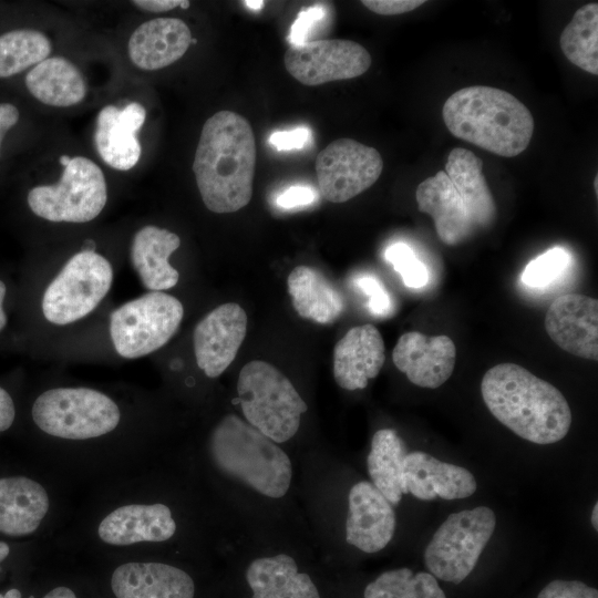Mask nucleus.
Listing matches in <instances>:
<instances>
[{
	"mask_svg": "<svg viewBox=\"0 0 598 598\" xmlns=\"http://www.w3.org/2000/svg\"><path fill=\"white\" fill-rule=\"evenodd\" d=\"M158 463L82 494L51 545L83 557H165L198 548L196 509Z\"/></svg>",
	"mask_w": 598,
	"mask_h": 598,
	"instance_id": "nucleus-1",
	"label": "nucleus"
},
{
	"mask_svg": "<svg viewBox=\"0 0 598 598\" xmlns=\"http://www.w3.org/2000/svg\"><path fill=\"white\" fill-rule=\"evenodd\" d=\"M30 417L39 436L37 463L81 495L164 460L121 402L100 389L48 388L34 398Z\"/></svg>",
	"mask_w": 598,
	"mask_h": 598,
	"instance_id": "nucleus-2",
	"label": "nucleus"
},
{
	"mask_svg": "<svg viewBox=\"0 0 598 598\" xmlns=\"http://www.w3.org/2000/svg\"><path fill=\"white\" fill-rule=\"evenodd\" d=\"M255 168L256 143L249 122L233 111L216 112L203 125L193 162L206 208L228 214L248 205Z\"/></svg>",
	"mask_w": 598,
	"mask_h": 598,
	"instance_id": "nucleus-3",
	"label": "nucleus"
},
{
	"mask_svg": "<svg viewBox=\"0 0 598 598\" xmlns=\"http://www.w3.org/2000/svg\"><path fill=\"white\" fill-rule=\"evenodd\" d=\"M481 393L492 415L528 442L553 444L570 429L571 411L563 393L518 364L506 362L488 369Z\"/></svg>",
	"mask_w": 598,
	"mask_h": 598,
	"instance_id": "nucleus-4",
	"label": "nucleus"
},
{
	"mask_svg": "<svg viewBox=\"0 0 598 598\" xmlns=\"http://www.w3.org/2000/svg\"><path fill=\"white\" fill-rule=\"evenodd\" d=\"M198 457L206 471L238 481L272 499L283 497L291 485L292 463L274 441L236 414L219 419L209 430Z\"/></svg>",
	"mask_w": 598,
	"mask_h": 598,
	"instance_id": "nucleus-5",
	"label": "nucleus"
},
{
	"mask_svg": "<svg viewBox=\"0 0 598 598\" xmlns=\"http://www.w3.org/2000/svg\"><path fill=\"white\" fill-rule=\"evenodd\" d=\"M442 116L455 137L504 157L523 153L534 133V118L523 102L492 86L473 85L452 93Z\"/></svg>",
	"mask_w": 598,
	"mask_h": 598,
	"instance_id": "nucleus-6",
	"label": "nucleus"
},
{
	"mask_svg": "<svg viewBox=\"0 0 598 598\" xmlns=\"http://www.w3.org/2000/svg\"><path fill=\"white\" fill-rule=\"evenodd\" d=\"M76 494L40 464L34 473L0 476V534L51 546L75 512Z\"/></svg>",
	"mask_w": 598,
	"mask_h": 598,
	"instance_id": "nucleus-7",
	"label": "nucleus"
},
{
	"mask_svg": "<svg viewBox=\"0 0 598 598\" xmlns=\"http://www.w3.org/2000/svg\"><path fill=\"white\" fill-rule=\"evenodd\" d=\"M237 400L246 422L277 444L297 434L308 409L291 381L262 360L249 361L240 370Z\"/></svg>",
	"mask_w": 598,
	"mask_h": 598,
	"instance_id": "nucleus-8",
	"label": "nucleus"
},
{
	"mask_svg": "<svg viewBox=\"0 0 598 598\" xmlns=\"http://www.w3.org/2000/svg\"><path fill=\"white\" fill-rule=\"evenodd\" d=\"M495 526V513L487 506L450 514L424 549L426 569L436 579L461 584L475 568Z\"/></svg>",
	"mask_w": 598,
	"mask_h": 598,
	"instance_id": "nucleus-9",
	"label": "nucleus"
},
{
	"mask_svg": "<svg viewBox=\"0 0 598 598\" xmlns=\"http://www.w3.org/2000/svg\"><path fill=\"white\" fill-rule=\"evenodd\" d=\"M184 307L174 296L150 291L132 299L110 315V336L118 355L145 357L164 347L176 333Z\"/></svg>",
	"mask_w": 598,
	"mask_h": 598,
	"instance_id": "nucleus-10",
	"label": "nucleus"
},
{
	"mask_svg": "<svg viewBox=\"0 0 598 598\" xmlns=\"http://www.w3.org/2000/svg\"><path fill=\"white\" fill-rule=\"evenodd\" d=\"M113 268L101 254L84 249L64 264L43 292L44 318L56 326L73 323L90 315L111 289Z\"/></svg>",
	"mask_w": 598,
	"mask_h": 598,
	"instance_id": "nucleus-11",
	"label": "nucleus"
},
{
	"mask_svg": "<svg viewBox=\"0 0 598 598\" xmlns=\"http://www.w3.org/2000/svg\"><path fill=\"white\" fill-rule=\"evenodd\" d=\"M31 212L53 223L83 224L96 218L107 202V185L100 166L84 156L72 157L54 185L31 188Z\"/></svg>",
	"mask_w": 598,
	"mask_h": 598,
	"instance_id": "nucleus-12",
	"label": "nucleus"
},
{
	"mask_svg": "<svg viewBox=\"0 0 598 598\" xmlns=\"http://www.w3.org/2000/svg\"><path fill=\"white\" fill-rule=\"evenodd\" d=\"M107 566L113 598H195L194 577L165 557H90Z\"/></svg>",
	"mask_w": 598,
	"mask_h": 598,
	"instance_id": "nucleus-13",
	"label": "nucleus"
},
{
	"mask_svg": "<svg viewBox=\"0 0 598 598\" xmlns=\"http://www.w3.org/2000/svg\"><path fill=\"white\" fill-rule=\"evenodd\" d=\"M315 167L321 195L328 202L344 203L378 181L383 161L374 147L342 137L319 152Z\"/></svg>",
	"mask_w": 598,
	"mask_h": 598,
	"instance_id": "nucleus-14",
	"label": "nucleus"
},
{
	"mask_svg": "<svg viewBox=\"0 0 598 598\" xmlns=\"http://www.w3.org/2000/svg\"><path fill=\"white\" fill-rule=\"evenodd\" d=\"M283 63L297 81L313 86L362 75L371 65V55L351 40H313L291 44Z\"/></svg>",
	"mask_w": 598,
	"mask_h": 598,
	"instance_id": "nucleus-15",
	"label": "nucleus"
},
{
	"mask_svg": "<svg viewBox=\"0 0 598 598\" xmlns=\"http://www.w3.org/2000/svg\"><path fill=\"white\" fill-rule=\"evenodd\" d=\"M247 315L235 302L223 303L196 324L193 346L197 367L208 378L221 375L246 337Z\"/></svg>",
	"mask_w": 598,
	"mask_h": 598,
	"instance_id": "nucleus-16",
	"label": "nucleus"
},
{
	"mask_svg": "<svg viewBox=\"0 0 598 598\" xmlns=\"http://www.w3.org/2000/svg\"><path fill=\"white\" fill-rule=\"evenodd\" d=\"M549 338L564 351L598 359V300L580 293L556 298L545 316Z\"/></svg>",
	"mask_w": 598,
	"mask_h": 598,
	"instance_id": "nucleus-17",
	"label": "nucleus"
},
{
	"mask_svg": "<svg viewBox=\"0 0 598 598\" xmlns=\"http://www.w3.org/2000/svg\"><path fill=\"white\" fill-rule=\"evenodd\" d=\"M393 505L369 481L353 484L348 495L346 542L367 554L383 549L393 538Z\"/></svg>",
	"mask_w": 598,
	"mask_h": 598,
	"instance_id": "nucleus-18",
	"label": "nucleus"
},
{
	"mask_svg": "<svg viewBox=\"0 0 598 598\" xmlns=\"http://www.w3.org/2000/svg\"><path fill=\"white\" fill-rule=\"evenodd\" d=\"M392 361L411 383L436 389L453 373L456 348L445 334L427 337L419 331H409L399 338Z\"/></svg>",
	"mask_w": 598,
	"mask_h": 598,
	"instance_id": "nucleus-19",
	"label": "nucleus"
},
{
	"mask_svg": "<svg viewBox=\"0 0 598 598\" xmlns=\"http://www.w3.org/2000/svg\"><path fill=\"white\" fill-rule=\"evenodd\" d=\"M146 120L145 107L131 102L118 109L106 105L100 110L93 141L101 159L117 171H128L140 161L142 148L137 133Z\"/></svg>",
	"mask_w": 598,
	"mask_h": 598,
	"instance_id": "nucleus-20",
	"label": "nucleus"
},
{
	"mask_svg": "<svg viewBox=\"0 0 598 598\" xmlns=\"http://www.w3.org/2000/svg\"><path fill=\"white\" fill-rule=\"evenodd\" d=\"M384 361V342L377 327L371 323L355 326L334 346V381L348 391L364 389L369 380L380 373Z\"/></svg>",
	"mask_w": 598,
	"mask_h": 598,
	"instance_id": "nucleus-21",
	"label": "nucleus"
},
{
	"mask_svg": "<svg viewBox=\"0 0 598 598\" xmlns=\"http://www.w3.org/2000/svg\"><path fill=\"white\" fill-rule=\"evenodd\" d=\"M404 477L408 493L421 501L466 498L477 488L475 477L465 467L420 451L405 455Z\"/></svg>",
	"mask_w": 598,
	"mask_h": 598,
	"instance_id": "nucleus-22",
	"label": "nucleus"
},
{
	"mask_svg": "<svg viewBox=\"0 0 598 598\" xmlns=\"http://www.w3.org/2000/svg\"><path fill=\"white\" fill-rule=\"evenodd\" d=\"M192 40L190 29L183 20L156 18L135 29L127 43V53L138 69L159 70L179 60Z\"/></svg>",
	"mask_w": 598,
	"mask_h": 598,
	"instance_id": "nucleus-23",
	"label": "nucleus"
},
{
	"mask_svg": "<svg viewBox=\"0 0 598 598\" xmlns=\"http://www.w3.org/2000/svg\"><path fill=\"white\" fill-rule=\"evenodd\" d=\"M415 199L419 210L432 217L443 244L455 246L474 233L467 208L444 171L421 182Z\"/></svg>",
	"mask_w": 598,
	"mask_h": 598,
	"instance_id": "nucleus-24",
	"label": "nucleus"
},
{
	"mask_svg": "<svg viewBox=\"0 0 598 598\" xmlns=\"http://www.w3.org/2000/svg\"><path fill=\"white\" fill-rule=\"evenodd\" d=\"M179 246L178 235L165 228L147 225L135 233L130 259L146 289L164 291L177 285L179 274L168 259Z\"/></svg>",
	"mask_w": 598,
	"mask_h": 598,
	"instance_id": "nucleus-25",
	"label": "nucleus"
},
{
	"mask_svg": "<svg viewBox=\"0 0 598 598\" xmlns=\"http://www.w3.org/2000/svg\"><path fill=\"white\" fill-rule=\"evenodd\" d=\"M246 581L251 598H321L310 576L299 571L296 560L283 553L251 560Z\"/></svg>",
	"mask_w": 598,
	"mask_h": 598,
	"instance_id": "nucleus-26",
	"label": "nucleus"
},
{
	"mask_svg": "<svg viewBox=\"0 0 598 598\" xmlns=\"http://www.w3.org/2000/svg\"><path fill=\"white\" fill-rule=\"evenodd\" d=\"M444 172L464 202L475 227L491 226L496 218V204L483 174V162L473 152L453 148Z\"/></svg>",
	"mask_w": 598,
	"mask_h": 598,
	"instance_id": "nucleus-27",
	"label": "nucleus"
},
{
	"mask_svg": "<svg viewBox=\"0 0 598 598\" xmlns=\"http://www.w3.org/2000/svg\"><path fill=\"white\" fill-rule=\"evenodd\" d=\"M287 286L293 309L303 319L329 324L344 310L342 295L318 269L297 266L290 271Z\"/></svg>",
	"mask_w": 598,
	"mask_h": 598,
	"instance_id": "nucleus-28",
	"label": "nucleus"
},
{
	"mask_svg": "<svg viewBox=\"0 0 598 598\" xmlns=\"http://www.w3.org/2000/svg\"><path fill=\"white\" fill-rule=\"evenodd\" d=\"M25 86L41 103L58 107L79 104L87 92L82 72L63 56H51L34 65L25 76Z\"/></svg>",
	"mask_w": 598,
	"mask_h": 598,
	"instance_id": "nucleus-29",
	"label": "nucleus"
},
{
	"mask_svg": "<svg viewBox=\"0 0 598 598\" xmlns=\"http://www.w3.org/2000/svg\"><path fill=\"white\" fill-rule=\"evenodd\" d=\"M406 446L392 429L378 430L371 440L367 457L371 483L392 504L398 505L403 494H408L404 477Z\"/></svg>",
	"mask_w": 598,
	"mask_h": 598,
	"instance_id": "nucleus-30",
	"label": "nucleus"
},
{
	"mask_svg": "<svg viewBox=\"0 0 598 598\" xmlns=\"http://www.w3.org/2000/svg\"><path fill=\"white\" fill-rule=\"evenodd\" d=\"M559 45L569 62L598 74V3L580 7L559 38Z\"/></svg>",
	"mask_w": 598,
	"mask_h": 598,
	"instance_id": "nucleus-31",
	"label": "nucleus"
},
{
	"mask_svg": "<svg viewBox=\"0 0 598 598\" xmlns=\"http://www.w3.org/2000/svg\"><path fill=\"white\" fill-rule=\"evenodd\" d=\"M363 598H446L437 579L429 571L414 573L408 567L381 573L370 581Z\"/></svg>",
	"mask_w": 598,
	"mask_h": 598,
	"instance_id": "nucleus-32",
	"label": "nucleus"
},
{
	"mask_svg": "<svg viewBox=\"0 0 598 598\" xmlns=\"http://www.w3.org/2000/svg\"><path fill=\"white\" fill-rule=\"evenodd\" d=\"M51 42L41 31L11 30L0 35V78H10L48 59Z\"/></svg>",
	"mask_w": 598,
	"mask_h": 598,
	"instance_id": "nucleus-33",
	"label": "nucleus"
},
{
	"mask_svg": "<svg viewBox=\"0 0 598 598\" xmlns=\"http://www.w3.org/2000/svg\"><path fill=\"white\" fill-rule=\"evenodd\" d=\"M568 264L569 254L564 248H550L527 264L522 281L528 287H546L564 272Z\"/></svg>",
	"mask_w": 598,
	"mask_h": 598,
	"instance_id": "nucleus-34",
	"label": "nucleus"
},
{
	"mask_svg": "<svg viewBox=\"0 0 598 598\" xmlns=\"http://www.w3.org/2000/svg\"><path fill=\"white\" fill-rule=\"evenodd\" d=\"M385 258L400 274L406 287L416 289L426 285L427 270L408 245L403 243L391 245L385 251Z\"/></svg>",
	"mask_w": 598,
	"mask_h": 598,
	"instance_id": "nucleus-35",
	"label": "nucleus"
},
{
	"mask_svg": "<svg viewBox=\"0 0 598 598\" xmlns=\"http://www.w3.org/2000/svg\"><path fill=\"white\" fill-rule=\"evenodd\" d=\"M326 16L324 4H313L301 10L290 28L288 37L290 45L307 42L315 28L324 20Z\"/></svg>",
	"mask_w": 598,
	"mask_h": 598,
	"instance_id": "nucleus-36",
	"label": "nucleus"
},
{
	"mask_svg": "<svg viewBox=\"0 0 598 598\" xmlns=\"http://www.w3.org/2000/svg\"><path fill=\"white\" fill-rule=\"evenodd\" d=\"M537 598H598V590L579 580L555 579L540 589Z\"/></svg>",
	"mask_w": 598,
	"mask_h": 598,
	"instance_id": "nucleus-37",
	"label": "nucleus"
},
{
	"mask_svg": "<svg viewBox=\"0 0 598 598\" xmlns=\"http://www.w3.org/2000/svg\"><path fill=\"white\" fill-rule=\"evenodd\" d=\"M357 286L369 297V308L375 316H388L392 310V301L383 285L371 276L355 279Z\"/></svg>",
	"mask_w": 598,
	"mask_h": 598,
	"instance_id": "nucleus-38",
	"label": "nucleus"
},
{
	"mask_svg": "<svg viewBox=\"0 0 598 598\" xmlns=\"http://www.w3.org/2000/svg\"><path fill=\"white\" fill-rule=\"evenodd\" d=\"M311 140L308 127H296L291 131H277L269 137V143L278 151L302 148Z\"/></svg>",
	"mask_w": 598,
	"mask_h": 598,
	"instance_id": "nucleus-39",
	"label": "nucleus"
},
{
	"mask_svg": "<svg viewBox=\"0 0 598 598\" xmlns=\"http://www.w3.org/2000/svg\"><path fill=\"white\" fill-rule=\"evenodd\" d=\"M370 11L382 16H394L413 11L424 3L423 0H363Z\"/></svg>",
	"mask_w": 598,
	"mask_h": 598,
	"instance_id": "nucleus-40",
	"label": "nucleus"
},
{
	"mask_svg": "<svg viewBox=\"0 0 598 598\" xmlns=\"http://www.w3.org/2000/svg\"><path fill=\"white\" fill-rule=\"evenodd\" d=\"M317 197L315 190L306 186H292L281 193L277 204L282 208H293L311 204Z\"/></svg>",
	"mask_w": 598,
	"mask_h": 598,
	"instance_id": "nucleus-41",
	"label": "nucleus"
},
{
	"mask_svg": "<svg viewBox=\"0 0 598 598\" xmlns=\"http://www.w3.org/2000/svg\"><path fill=\"white\" fill-rule=\"evenodd\" d=\"M16 420V405L10 393L0 386V433L8 431Z\"/></svg>",
	"mask_w": 598,
	"mask_h": 598,
	"instance_id": "nucleus-42",
	"label": "nucleus"
},
{
	"mask_svg": "<svg viewBox=\"0 0 598 598\" xmlns=\"http://www.w3.org/2000/svg\"><path fill=\"white\" fill-rule=\"evenodd\" d=\"M132 3L141 10L148 12H166L177 7L187 9L189 1L183 0H135Z\"/></svg>",
	"mask_w": 598,
	"mask_h": 598,
	"instance_id": "nucleus-43",
	"label": "nucleus"
},
{
	"mask_svg": "<svg viewBox=\"0 0 598 598\" xmlns=\"http://www.w3.org/2000/svg\"><path fill=\"white\" fill-rule=\"evenodd\" d=\"M19 117L20 112L16 105L0 102V151L4 135L18 123Z\"/></svg>",
	"mask_w": 598,
	"mask_h": 598,
	"instance_id": "nucleus-44",
	"label": "nucleus"
},
{
	"mask_svg": "<svg viewBox=\"0 0 598 598\" xmlns=\"http://www.w3.org/2000/svg\"><path fill=\"white\" fill-rule=\"evenodd\" d=\"M41 598H79L78 591L68 584H56L49 588Z\"/></svg>",
	"mask_w": 598,
	"mask_h": 598,
	"instance_id": "nucleus-45",
	"label": "nucleus"
},
{
	"mask_svg": "<svg viewBox=\"0 0 598 598\" xmlns=\"http://www.w3.org/2000/svg\"><path fill=\"white\" fill-rule=\"evenodd\" d=\"M7 288L3 281L0 280V331L6 327L7 324V315L3 310V301L6 297Z\"/></svg>",
	"mask_w": 598,
	"mask_h": 598,
	"instance_id": "nucleus-46",
	"label": "nucleus"
},
{
	"mask_svg": "<svg viewBox=\"0 0 598 598\" xmlns=\"http://www.w3.org/2000/svg\"><path fill=\"white\" fill-rule=\"evenodd\" d=\"M12 554V546L6 542L0 539V569L3 563H6L9 557Z\"/></svg>",
	"mask_w": 598,
	"mask_h": 598,
	"instance_id": "nucleus-47",
	"label": "nucleus"
},
{
	"mask_svg": "<svg viewBox=\"0 0 598 598\" xmlns=\"http://www.w3.org/2000/svg\"><path fill=\"white\" fill-rule=\"evenodd\" d=\"M0 598H22V592L18 588H10L4 594L0 592Z\"/></svg>",
	"mask_w": 598,
	"mask_h": 598,
	"instance_id": "nucleus-48",
	"label": "nucleus"
},
{
	"mask_svg": "<svg viewBox=\"0 0 598 598\" xmlns=\"http://www.w3.org/2000/svg\"><path fill=\"white\" fill-rule=\"evenodd\" d=\"M591 525L596 530L598 529V503L595 504L591 513Z\"/></svg>",
	"mask_w": 598,
	"mask_h": 598,
	"instance_id": "nucleus-49",
	"label": "nucleus"
},
{
	"mask_svg": "<svg viewBox=\"0 0 598 598\" xmlns=\"http://www.w3.org/2000/svg\"><path fill=\"white\" fill-rule=\"evenodd\" d=\"M264 3H265V2L261 1V0H259V1H250V0L245 1V4H246L248 8L252 9V10H259V9H261L262 6H264Z\"/></svg>",
	"mask_w": 598,
	"mask_h": 598,
	"instance_id": "nucleus-50",
	"label": "nucleus"
},
{
	"mask_svg": "<svg viewBox=\"0 0 598 598\" xmlns=\"http://www.w3.org/2000/svg\"><path fill=\"white\" fill-rule=\"evenodd\" d=\"M72 157H69L68 155H62L59 158L60 164L64 167L69 164Z\"/></svg>",
	"mask_w": 598,
	"mask_h": 598,
	"instance_id": "nucleus-51",
	"label": "nucleus"
},
{
	"mask_svg": "<svg viewBox=\"0 0 598 598\" xmlns=\"http://www.w3.org/2000/svg\"><path fill=\"white\" fill-rule=\"evenodd\" d=\"M597 189H598V188H597V176H596V178H595V190H596V194H597Z\"/></svg>",
	"mask_w": 598,
	"mask_h": 598,
	"instance_id": "nucleus-52",
	"label": "nucleus"
}]
</instances>
